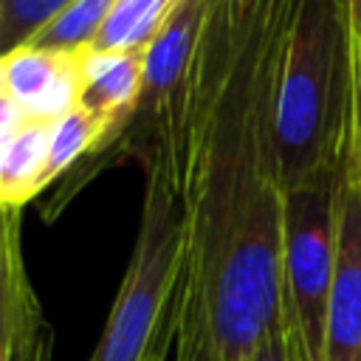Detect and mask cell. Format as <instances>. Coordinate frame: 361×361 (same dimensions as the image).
<instances>
[{
  "instance_id": "cell-1",
  "label": "cell",
  "mask_w": 361,
  "mask_h": 361,
  "mask_svg": "<svg viewBox=\"0 0 361 361\" xmlns=\"http://www.w3.org/2000/svg\"><path fill=\"white\" fill-rule=\"evenodd\" d=\"M293 0H257L203 110L183 186L175 361H245L285 319V186L271 147V87Z\"/></svg>"
},
{
  "instance_id": "cell-2",
  "label": "cell",
  "mask_w": 361,
  "mask_h": 361,
  "mask_svg": "<svg viewBox=\"0 0 361 361\" xmlns=\"http://www.w3.org/2000/svg\"><path fill=\"white\" fill-rule=\"evenodd\" d=\"M347 0H293L274 65L271 147L282 186L338 166L350 135Z\"/></svg>"
},
{
  "instance_id": "cell-3",
  "label": "cell",
  "mask_w": 361,
  "mask_h": 361,
  "mask_svg": "<svg viewBox=\"0 0 361 361\" xmlns=\"http://www.w3.org/2000/svg\"><path fill=\"white\" fill-rule=\"evenodd\" d=\"M183 245V203L172 186L144 169V203L135 245L87 361H144L175 327V293Z\"/></svg>"
},
{
  "instance_id": "cell-4",
  "label": "cell",
  "mask_w": 361,
  "mask_h": 361,
  "mask_svg": "<svg viewBox=\"0 0 361 361\" xmlns=\"http://www.w3.org/2000/svg\"><path fill=\"white\" fill-rule=\"evenodd\" d=\"M209 0H183L144 48V85L130 121L141 124L144 169L161 175L178 197L189 178L197 124V45Z\"/></svg>"
},
{
  "instance_id": "cell-5",
  "label": "cell",
  "mask_w": 361,
  "mask_h": 361,
  "mask_svg": "<svg viewBox=\"0 0 361 361\" xmlns=\"http://www.w3.org/2000/svg\"><path fill=\"white\" fill-rule=\"evenodd\" d=\"M338 166L285 186L282 288L285 316L296 330L305 361H322L324 319L336 271Z\"/></svg>"
},
{
  "instance_id": "cell-6",
  "label": "cell",
  "mask_w": 361,
  "mask_h": 361,
  "mask_svg": "<svg viewBox=\"0 0 361 361\" xmlns=\"http://www.w3.org/2000/svg\"><path fill=\"white\" fill-rule=\"evenodd\" d=\"M322 361H361V166L350 135L338 161V240Z\"/></svg>"
},
{
  "instance_id": "cell-7",
  "label": "cell",
  "mask_w": 361,
  "mask_h": 361,
  "mask_svg": "<svg viewBox=\"0 0 361 361\" xmlns=\"http://www.w3.org/2000/svg\"><path fill=\"white\" fill-rule=\"evenodd\" d=\"M0 87L25 116L59 118L79 104L82 51L59 54L20 45L0 54Z\"/></svg>"
},
{
  "instance_id": "cell-8",
  "label": "cell",
  "mask_w": 361,
  "mask_h": 361,
  "mask_svg": "<svg viewBox=\"0 0 361 361\" xmlns=\"http://www.w3.org/2000/svg\"><path fill=\"white\" fill-rule=\"evenodd\" d=\"M144 85V51L82 48L79 107L102 118L116 135L135 113Z\"/></svg>"
},
{
  "instance_id": "cell-9",
  "label": "cell",
  "mask_w": 361,
  "mask_h": 361,
  "mask_svg": "<svg viewBox=\"0 0 361 361\" xmlns=\"http://www.w3.org/2000/svg\"><path fill=\"white\" fill-rule=\"evenodd\" d=\"M20 212L0 206V361H11L23 333L42 316L23 257Z\"/></svg>"
},
{
  "instance_id": "cell-10",
  "label": "cell",
  "mask_w": 361,
  "mask_h": 361,
  "mask_svg": "<svg viewBox=\"0 0 361 361\" xmlns=\"http://www.w3.org/2000/svg\"><path fill=\"white\" fill-rule=\"evenodd\" d=\"M183 0H118L90 51H144Z\"/></svg>"
},
{
  "instance_id": "cell-11",
  "label": "cell",
  "mask_w": 361,
  "mask_h": 361,
  "mask_svg": "<svg viewBox=\"0 0 361 361\" xmlns=\"http://www.w3.org/2000/svg\"><path fill=\"white\" fill-rule=\"evenodd\" d=\"M113 138L110 127L87 113L85 107H73L65 116H59L51 127V144H48V166H45V183L51 186L59 180L79 158L96 152Z\"/></svg>"
},
{
  "instance_id": "cell-12",
  "label": "cell",
  "mask_w": 361,
  "mask_h": 361,
  "mask_svg": "<svg viewBox=\"0 0 361 361\" xmlns=\"http://www.w3.org/2000/svg\"><path fill=\"white\" fill-rule=\"evenodd\" d=\"M73 3L76 0H6V17L0 28V54H8L25 45Z\"/></svg>"
},
{
  "instance_id": "cell-13",
  "label": "cell",
  "mask_w": 361,
  "mask_h": 361,
  "mask_svg": "<svg viewBox=\"0 0 361 361\" xmlns=\"http://www.w3.org/2000/svg\"><path fill=\"white\" fill-rule=\"evenodd\" d=\"M245 361H305L302 344H299L296 330L290 327L288 316L282 319V324L276 330H271L265 338H259V344L251 350V355Z\"/></svg>"
},
{
  "instance_id": "cell-14",
  "label": "cell",
  "mask_w": 361,
  "mask_h": 361,
  "mask_svg": "<svg viewBox=\"0 0 361 361\" xmlns=\"http://www.w3.org/2000/svg\"><path fill=\"white\" fill-rule=\"evenodd\" d=\"M11 361H54V330L45 322V316L31 322V327L23 333Z\"/></svg>"
},
{
  "instance_id": "cell-15",
  "label": "cell",
  "mask_w": 361,
  "mask_h": 361,
  "mask_svg": "<svg viewBox=\"0 0 361 361\" xmlns=\"http://www.w3.org/2000/svg\"><path fill=\"white\" fill-rule=\"evenodd\" d=\"M350 147L361 166V37L350 39Z\"/></svg>"
},
{
  "instance_id": "cell-16",
  "label": "cell",
  "mask_w": 361,
  "mask_h": 361,
  "mask_svg": "<svg viewBox=\"0 0 361 361\" xmlns=\"http://www.w3.org/2000/svg\"><path fill=\"white\" fill-rule=\"evenodd\" d=\"M25 118V113L6 96V90L0 87V152L6 147V141L14 135V130L20 127V121Z\"/></svg>"
},
{
  "instance_id": "cell-17",
  "label": "cell",
  "mask_w": 361,
  "mask_h": 361,
  "mask_svg": "<svg viewBox=\"0 0 361 361\" xmlns=\"http://www.w3.org/2000/svg\"><path fill=\"white\" fill-rule=\"evenodd\" d=\"M347 31L350 39L361 37V0H347Z\"/></svg>"
},
{
  "instance_id": "cell-18",
  "label": "cell",
  "mask_w": 361,
  "mask_h": 361,
  "mask_svg": "<svg viewBox=\"0 0 361 361\" xmlns=\"http://www.w3.org/2000/svg\"><path fill=\"white\" fill-rule=\"evenodd\" d=\"M172 347H175V327H172V330H169V333H166V336L152 347V353H149L144 361H166Z\"/></svg>"
},
{
  "instance_id": "cell-19",
  "label": "cell",
  "mask_w": 361,
  "mask_h": 361,
  "mask_svg": "<svg viewBox=\"0 0 361 361\" xmlns=\"http://www.w3.org/2000/svg\"><path fill=\"white\" fill-rule=\"evenodd\" d=\"M220 3H226V6H231V8H237V11H240V8H248L254 0H220Z\"/></svg>"
},
{
  "instance_id": "cell-20",
  "label": "cell",
  "mask_w": 361,
  "mask_h": 361,
  "mask_svg": "<svg viewBox=\"0 0 361 361\" xmlns=\"http://www.w3.org/2000/svg\"><path fill=\"white\" fill-rule=\"evenodd\" d=\"M3 17H6V0H0V28H3Z\"/></svg>"
}]
</instances>
